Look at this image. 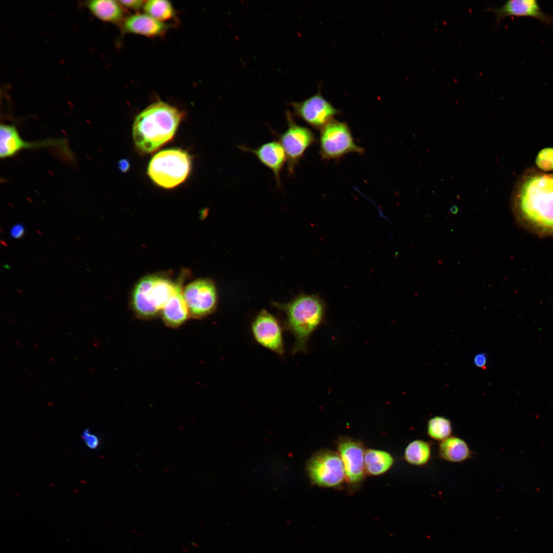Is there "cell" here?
<instances>
[{
  "label": "cell",
  "instance_id": "19",
  "mask_svg": "<svg viewBox=\"0 0 553 553\" xmlns=\"http://www.w3.org/2000/svg\"><path fill=\"white\" fill-rule=\"evenodd\" d=\"M439 454L444 460L451 462H460L470 458L471 453L469 445L463 439L449 437L441 441L439 445Z\"/></svg>",
  "mask_w": 553,
  "mask_h": 553
},
{
  "label": "cell",
  "instance_id": "14",
  "mask_svg": "<svg viewBox=\"0 0 553 553\" xmlns=\"http://www.w3.org/2000/svg\"><path fill=\"white\" fill-rule=\"evenodd\" d=\"M484 11L494 14L497 26L508 16L529 17L548 25L553 24V16L544 12L535 0L507 1L499 7H487Z\"/></svg>",
  "mask_w": 553,
  "mask_h": 553
},
{
  "label": "cell",
  "instance_id": "21",
  "mask_svg": "<svg viewBox=\"0 0 553 553\" xmlns=\"http://www.w3.org/2000/svg\"><path fill=\"white\" fill-rule=\"evenodd\" d=\"M431 455L430 444L422 440H415L407 446L404 457L409 463L417 466L426 464Z\"/></svg>",
  "mask_w": 553,
  "mask_h": 553
},
{
  "label": "cell",
  "instance_id": "7",
  "mask_svg": "<svg viewBox=\"0 0 553 553\" xmlns=\"http://www.w3.org/2000/svg\"><path fill=\"white\" fill-rule=\"evenodd\" d=\"M320 143V154L324 159H337L350 153L362 154L364 151L354 142L348 125L334 119L321 129Z\"/></svg>",
  "mask_w": 553,
  "mask_h": 553
},
{
  "label": "cell",
  "instance_id": "5",
  "mask_svg": "<svg viewBox=\"0 0 553 553\" xmlns=\"http://www.w3.org/2000/svg\"><path fill=\"white\" fill-rule=\"evenodd\" d=\"M191 166L188 154L180 148H169L157 153L151 160L147 174L157 185L172 188L187 177Z\"/></svg>",
  "mask_w": 553,
  "mask_h": 553
},
{
  "label": "cell",
  "instance_id": "1",
  "mask_svg": "<svg viewBox=\"0 0 553 553\" xmlns=\"http://www.w3.org/2000/svg\"><path fill=\"white\" fill-rule=\"evenodd\" d=\"M511 208L521 228L540 238H553V173L526 171L515 185Z\"/></svg>",
  "mask_w": 553,
  "mask_h": 553
},
{
  "label": "cell",
  "instance_id": "26",
  "mask_svg": "<svg viewBox=\"0 0 553 553\" xmlns=\"http://www.w3.org/2000/svg\"><path fill=\"white\" fill-rule=\"evenodd\" d=\"M486 355L484 353L478 354L474 358V364L478 367L484 369H485L486 367Z\"/></svg>",
  "mask_w": 553,
  "mask_h": 553
},
{
  "label": "cell",
  "instance_id": "2",
  "mask_svg": "<svg viewBox=\"0 0 553 553\" xmlns=\"http://www.w3.org/2000/svg\"><path fill=\"white\" fill-rule=\"evenodd\" d=\"M183 117L177 108L163 101L154 102L136 117L133 138L137 149L150 153L169 141Z\"/></svg>",
  "mask_w": 553,
  "mask_h": 553
},
{
  "label": "cell",
  "instance_id": "25",
  "mask_svg": "<svg viewBox=\"0 0 553 553\" xmlns=\"http://www.w3.org/2000/svg\"><path fill=\"white\" fill-rule=\"evenodd\" d=\"M145 2L142 0L118 1L122 7L136 11L143 8Z\"/></svg>",
  "mask_w": 553,
  "mask_h": 553
},
{
  "label": "cell",
  "instance_id": "11",
  "mask_svg": "<svg viewBox=\"0 0 553 553\" xmlns=\"http://www.w3.org/2000/svg\"><path fill=\"white\" fill-rule=\"evenodd\" d=\"M293 114L311 126L322 129L339 113L320 91L300 102H292Z\"/></svg>",
  "mask_w": 553,
  "mask_h": 553
},
{
  "label": "cell",
  "instance_id": "16",
  "mask_svg": "<svg viewBox=\"0 0 553 553\" xmlns=\"http://www.w3.org/2000/svg\"><path fill=\"white\" fill-rule=\"evenodd\" d=\"M183 279L181 276L176 283L174 293L161 310L165 323L173 327L183 324L187 319L189 314L184 296L182 286Z\"/></svg>",
  "mask_w": 553,
  "mask_h": 553
},
{
  "label": "cell",
  "instance_id": "23",
  "mask_svg": "<svg viewBox=\"0 0 553 553\" xmlns=\"http://www.w3.org/2000/svg\"><path fill=\"white\" fill-rule=\"evenodd\" d=\"M452 428L449 419L442 416H435L431 418L428 423L427 432L433 439L442 441L450 437Z\"/></svg>",
  "mask_w": 553,
  "mask_h": 553
},
{
  "label": "cell",
  "instance_id": "6",
  "mask_svg": "<svg viewBox=\"0 0 553 553\" xmlns=\"http://www.w3.org/2000/svg\"><path fill=\"white\" fill-rule=\"evenodd\" d=\"M307 470L312 483L321 487L336 488L346 480L339 453L329 450L313 455L307 462Z\"/></svg>",
  "mask_w": 553,
  "mask_h": 553
},
{
  "label": "cell",
  "instance_id": "20",
  "mask_svg": "<svg viewBox=\"0 0 553 553\" xmlns=\"http://www.w3.org/2000/svg\"><path fill=\"white\" fill-rule=\"evenodd\" d=\"M364 463L367 474L378 476L384 474L392 467L394 459L388 452L369 449L365 453Z\"/></svg>",
  "mask_w": 553,
  "mask_h": 553
},
{
  "label": "cell",
  "instance_id": "18",
  "mask_svg": "<svg viewBox=\"0 0 553 553\" xmlns=\"http://www.w3.org/2000/svg\"><path fill=\"white\" fill-rule=\"evenodd\" d=\"M87 6L93 15L101 20L118 23L123 20V11L118 1L92 0L87 2Z\"/></svg>",
  "mask_w": 553,
  "mask_h": 553
},
{
  "label": "cell",
  "instance_id": "27",
  "mask_svg": "<svg viewBox=\"0 0 553 553\" xmlns=\"http://www.w3.org/2000/svg\"><path fill=\"white\" fill-rule=\"evenodd\" d=\"M24 233V227L20 224L14 225L10 230V235L13 238L18 239L23 237Z\"/></svg>",
  "mask_w": 553,
  "mask_h": 553
},
{
  "label": "cell",
  "instance_id": "15",
  "mask_svg": "<svg viewBox=\"0 0 553 553\" xmlns=\"http://www.w3.org/2000/svg\"><path fill=\"white\" fill-rule=\"evenodd\" d=\"M238 147L244 152L254 154L263 164L271 169L274 174L278 186H281L280 174L286 162V156L279 141H270L256 148L243 145Z\"/></svg>",
  "mask_w": 553,
  "mask_h": 553
},
{
  "label": "cell",
  "instance_id": "8",
  "mask_svg": "<svg viewBox=\"0 0 553 553\" xmlns=\"http://www.w3.org/2000/svg\"><path fill=\"white\" fill-rule=\"evenodd\" d=\"M286 117L288 127L278 136L286 154L289 173L291 174L306 150L314 143L315 138L309 129L297 124L288 111Z\"/></svg>",
  "mask_w": 553,
  "mask_h": 553
},
{
  "label": "cell",
  "instance_id": "17",
  "mask_svg": "<svg viewBox=\"0 0 553 553\" xmlns=\"http://www.w3.org/2000/svg\"><path fill=\"white\" fill-rule=\"evenodd\" d=\"M167 26L146 13L131 15L123 20V31L127 33L154 37L164 34Z\"/></svg>",
  "mask_w": 553,
  "mask_h": 553
},
{
  "label": "cell",
  "instance_id": "29",
  "mask_svg": "<svg viewBox=\"0 0 553 553\" xmlns=\"http://www.w3.org/2000/svg\"><path fill=\"white\" fill-rule=\"evenodd\" d=\"M450 211L452 214L455 215L458 212L459 208L457 206L454 205L451 207Z\"/></svg>",
  "mask_w": 553,
  "mask_h": 553
},
{
  "label": "cell",
  "instance_id": "24",
  "mask_svg": "<svg viewBox=\"0 0 553 553\" xmlns=\"http://www.w3.org/2000/svg\"><path fill=\"white\" fill-rule=\"evenodd\" d=\"M82 438L86 445L91 449H96L99 445L98 437L92 434L89 429H85L82 433Z\"/></svg>",
  "mask_w": 553,
  "mask_h": 553
},
{
  "label": "cell",
  "instance_id": "13",
  "mask_svg": "<svg viewBox=\"0 0 553 553\" xmlns=\"http://www.w3.org/2000/svg\"><path fill=\"white\" fill-rule=\"evenodd\" d=\"M343 462L346 480L352 486L358 485L365 475V451L361 443L352 438H343L337 445Z\"/></svg>",
  "mask_w": 553,
  "mask_h": 553
},
{
  "label": "cell",
  "instance_id": "3",
  "mask_svg": "<svg viewBox=\"0 0 553 553\" xmlns=\"http://www.w3.org/2000/svg\"><path fill=\"white\" fill-rule=\"evenodd\" d=\"M275 305L285 314L284 328L294 338L292 353L306 352L310 337L324 321L323 300L314 294H301L287 304Z\"/></svg>",
  "mask_w": 553,
  "mask_h": 553
},
{
  "label": "cell",
  "instance_id": "4",
  "mask_svg": "<svg viewBox=\"0 0 553 553\" xmlns=\"http://www.w3.org/2000/svg\"><path fill=\"white\" fill-rule=\"evenodd\" d=\"M176 283L160 275L141 279L132 293V305L135 312L145 317L155 315L173 295Z\"/></svg>",
  "mask_w": 553,
  "mask_h": 553
},
{
  "label": "cell",
  "instance_id": "12",
  "mask_svg": "<svg viewBox=\"0 0 553 553\" xmlns=\"http://www.w3.org/2000/svg\"><path fill=\"white\" fill-rule=\"evenodd\" d=\"M58 146L72 158L66 143L61 139H49L36 142L24 141L15 125L2 124L0 126V157L2 159L14 156L23 149Z\"/></svg>",
  "mask_w": 553,
  "mask_h": 553
},
{
  "label": "cell",
  "instance_id": "28",
  "mask_svg": "<svg viewBox=\"0 0 553 553\" xmlns=\"http://www.w3.org/2000/svg\"><path fill=\"white\" fill-rule=\"evenodd\" d=\"M129 167V163L125 160H122L119 162V168L122 172H125Z\"/></svg>",
  "mask_w": 553,
  "mask_h": 553
},
{
  "label": "cell",
  "instance_id": "10",
  "mask_svg": "<svg viewBox=\"0 0 553 553\" xmlns=\"http://www.w3.org/2000/svg\"><path fill=\"white\" fill-rule=\"evenodd\" d=\"M256 341L280 356L285 353L283 326L277 318L265 309L260 311L251 324Z\"/></svg>",
  "mask_w": 553,
  "mask_h": 553
},
{
  "label": "cell",
  "instance_id": "22",
  "mask_svg": "<svg viewBox=\"0 0 553 553\" xmlns=\"http://www.w3.org/2000/svg\"><path fill=\"white\" fill-rule=\"evenodd\" d=\"M143 10L145 13L163 23L172 19L175 14L172 4L166 0L146 1Z\"/></svg>",
  "mask_w": 553,
  "mask_h": 553
},
{
  "label": "cell",
  "instance_id": "9",
  "mask_svg": "<svg viewBox=\"0 0 553 553\" xmlns=\"http://www.w3.org/2000/svg\"><path fill=\"white\" fill-rule=\"evenodd\" d=\"M183 293L189 313L195 318L208 315L217 308V289L210 279H199L190 282L186 286Z\"/></svg>",
  "mask_w": 553,
  "mask_h": 553
}]
</instances>
